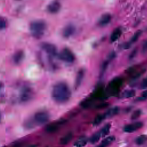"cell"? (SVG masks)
I'll return each instance as SVG.
<instances>
[{
	"instance_id": "cell-12",
	"label": "cell",
	"mask_w": 147,
	"mask_h": 147,
	"mask_svg": "<svg viewBox=\"0 0 147 147\" xmlns=\"http://www.w3.org/2000/svg\"><path fill=\"white\" fill-rule=\"evenodd\" d=\"M85 74V71L84 69L82 68L79 70L78 72L77 73L76 79H75V88H78L81 84L83 79L84 78Z\"/></svg>"
},
{
	"instance_id": "cell-3",
	"label": "cell",
	"mask_w": 147,
	"mask_h": 147,
	"mask_svg": "<svg viewBox=\"0 0 147 147\" xmlns=\"http://www.w3.org/2000/svg\"><path fill=\"white\" fill-rule=\"evenodd\" d=\"M36 125H42L46 124L50 119L49 113L44 110L36 111L32 117Z\"/></svg>"
},
{
	"instance_id": "cell-7",
	"label": "cell",
	"mask_w": 147,
	"mask_h": 147,
	"mask_svg": "<svg viewBox=\"0 0 147 147\" xmlns=\"http://www.w3.org/2000/svg\"><path fill=\"white\" fill-rule=\"evenodd\" d=\"M122 83L123 80L119 77H116L113 79L109 83V87L112 91V92L114 93L117 92L119 90L120 87L122 86Z\"/></svg>"
},
{
	"instance_id": "cell-29",
	"label": "cell",
	"mask_w": 147,
	"mask_h": 147,
	"mask_svg": "<svg viewBox=\"0 0 147 147\" xmlns=\"http://www.w3.org/2000/svg\"><path fill=\"white\" fill-rule=\"evenodd\" d=\"M7 27V21L6 20L0 16V30H3Z\"/></svg>"
},
{
	"instance_id": "cell-22",
	"label": "cell",
	"mask_w": 147,
	"mask_h": 147,
	"mask_svg": "<svg viewBox=\"0 0 147 147\" xmlns=\"http://www.w3.org/2000/svg\"><path fill=\"white\" fill-rule=\"evenodd\" d=\"M110 129H111V124L109 123H106L105 126H103L102 127V129L99 130V132L101 134L102 138L105 137L107 135H108V134L109 133V132L110 131Z\"/></svg>"
},
{
	"instance_id": "cell-17",
	"label": "cell",
	"mask_w": 147,
	"mask_h": 147,
	"mask_svg": "<svg viewBox=\"0 0 147 147\" xmlns=\"http://www.w3.org/2000/svg\"><path fill=\"white\" fill-rule=\"evenodd\" d=\"M73 134L72 133H68L63 136L60 140V144L62 145H65L68 144L72 140Z\"/></svg>"
},
{
	"instance_id": "cell-8",
	"label": "cell",
	"mask_w": 147,
	"mask_h": 147,
	"mask_svg": "<svg viewBox=\"0 0 147 147\" xmlns=\"http://www.w3.org/2000/svg\"><path fill=\"white\" fill-rule=\"evenodd\" d=\"M32 95L33 92L31 88L29 87H25L21 91L20 95V100L24 102H28L32 98Z\"/></svg>"
},
{
	"instance_id": "cell-15",
	"label": "cell",
	"mask_w": 147,
	"mask_h": 147,
	"mask_svg": "<svg viewBox=\"0 0 147 147\" xmlns=\"http://www.w3.org/2000/svg\"><path fill=\"white\" fill-rule=\"evenodd\" d=\"M115 138L113 136H110L104 138L97 147H107L115 140Z\"/></svg>"
},
{
	"instance_id": "cell-16",
	"label": "cell",
	"mask_w": 147,
	"mask_h": 147,
	"mask_svg": "<svg viewBox=\"0 0 147 147\" xmlns=\"http://www.w3.org/2000/svg\"><path fill=\"white\" fill-rule=\"evenodd\" d=\"M24 57V53L22 51H18L16 52L13 56V60L16 64H20Z\"/></svg>"
},
{
	"instance_id": "cell-23",
	"label": "cell",
	"mask_w": 147,
	"mask_h": 147,
	"mask_svg": "<svg viewBox=\"0 0 147 147\" xmlns=\"http://www.w3.org/2000/svg\"><path fill=\"white\" fill-rule=\"evenodd\" d=\"M106 119L104 114H98L94 119L92 122V125L94 126H98L100 124Z\"/></svg>"
},
{
	"instance_id": "cell-19",
	"label": "cell",
	"mask_w": 147,
	"mask_h": 147,
	"mask_svg": "<svg viewBox=\"0 0 147 147\" xmlns=\"http://www.w3.org/2000/svg\"><path fill=\"white\" fill-rule=\"evenodd\" d=\"M88 141V138L86 136H82L79 138L74 143L75 147H84Z\"/></svg>"
},
{
	"instance_id": "cell-33",
	"label": "cell",
	"mask_w": 147,
	"mask_h": 147,
	"mask_svg": "<svg viewBox=\"0 0 147 147\" xmlns=\"http://www.w3.org/2000/svg\"><path fill=\"white\" fill-rule=\"evenodd\" d=\"M108 64H109V62L108 61H105L103 64H102V69H101V74H103L105 72V71H106L107 66H108Z\"/></svg>"
},
{
	"instance_id": "cell-26",
	"label": "cell",
	"mask_w": 147,
	"mask_h": 147,
	"mask_svg": "<svg viewBox=\"0 0 147 147\" xmlns=\"http://www.w3.org/2000/svg\"><path fill=\"white\" fill-rule=\"evenodd\" d=\"M141 114H142V111L140 109H137L132 113L130 118L132 120H136L141 116Z\"/></svg>"
},
{
	"instance_id": "cell-4",
	"label": "cell",
	"mask_w": 147,
	"mask_h": 147,
	"mask_svg": "<svg viewBox=\"0 0 147 147\" xmlns=\"http://www.w3.org/2000/svg\"><path fill=\"white\" fill-rule=\"evenodd\" d=\"M59 58L66 63H73L75 60V56L74 53L68 48H63L58 54Z\"/></svg>"
},
{
	"instance_id": "cell-34",
	"label": "cell",
	"mask_w": 147,
	"mask_h": 147,
	"mask_svg": "<svg viewBox=\"0 0 147 147\" xmlns=\"http://www.w3.org/2000/svg\"><path fill=\"white\" fill-rule=\"evenodd\" d=\"M136 53H137V49H134V50L131 52V53L130 54V55H129V59H131L134 58V56H136Z\"/></svg>"
},
{
	"instance_id": "cell-21",
	"label": "cell",
	"mask_w": 147,
	"mask_h": 147,
	"mask_svg": "<svg viewBox=\"0 0 147 147\" xmlns=\"http://www.w3.org/2000/svg\"><path fill=\"white\" fill-rule=\"evenodd\" d=\"M100 138H102V136H101V134H100L99 131H98L94 133L90 137V138L88 139V141L91 144H94L98 142L99 141V140L100 139Z\"/></svg>"
},
{
	"instance_id": "cell-39",
	"label": "cell",
	"mask_w": 147,
	"mask_h": 147,
	"mask_svg": "<svg viewBox=\"0 0 147 147\" xmlns=\"http://www.w3.org/2000/svg\"><path fill=\"white\" fill-rule=\"evenodd\" d=\"M17 1H20V0H17Z\"/></svg>"
},
{
	"instance_id": "cell-38",
	"label": "cell",
	"mask_w": 147,
	"mask_h": 147,
	"mask_svg": "<svg viewBox=\"0 0 147 147\" xmlns=\"http://www.w3.org/2000/svg\"><path fill=\"white\" fill-rule=\"evenodd\" d=\"M1 121V113H0V122Z\"/></svg>"
},
{
	"instance_id": "cell-30",
	"label": "cell",
	"mask_w": 147,
	"mask_h": 147,
	"mask_svg": "<svg viewBox=\"0 0 147 147\" xmlns=\"http://www.w3.org/2000/svg\"><path fill=\"white\" fill-rule=\"evenodd\" d=\"M146 99H147V90L143 91L142 92L141 96L138 98H137V100H139V101H142V100H144Z\"/></svg>"
},
{
	"instance_id": "cell-14",
	"label": "cell",
	"mask_w": 147,
	"mask_h": 147,
	"mask_svg": "<svg viewBox=\"0 0 147 147\" xmlns=\"http://www.w3.org/2000/svg\"><path fill=\"white\" fill-rule=\"evenodd\" d=\"M119 111V108L118 106H114L111 107L109 110H107L104 114L106 118H111L117 115Z\"/></svg>"
},
{
	"instance_id": "cell-31",
	"label": "cell",
	"mask_w": 147,
	"mask_h": 147,
	"mask_svg": "<svg viewBox=\"0 0 147 147\" xmlns=\"http://www.w3.org/2000/svg\"><path fill=\"white\" fill-rule=\"evenodd\" d=\"M140 87L141 88H142V89H145V88H147V77L144 78L141 84H140Z\"/></svg>"
},
{
	"instance_id": "cell-10",
	"label": "cell",
	"mask_w": 147,
	"mask_h": 147,
	"mask_svg": "<svg viewBox=\"0 0 147 147\" xmlns=\"http://www.w3.org/2000/svg\"><path fill=\"white\" fill-rule=\"evenodd\" d=\"M75 32V27L72 25L69 24L66 25L62 31V35L64 38H68L72 36Z\"/></svg>"
},
{
	"instance_id": "cell-2",
	"label": "cell",
	"mask_w": 147,
	"mask_h": 147,
	"mask_svg": "<svg viewBox=\"0 0 147 147\" xmlns=\"http://www.w3.org/2000/svg\"><path fill=\"white\" fill-rule=\"evenodd\" d=\"M47 24L43 20H35L32 21L29 25L31 34L35 38L41 37L46 30Z\"/></svg>"
},
{
	"instance_id": "cell-6",
	"label": "cell",
	"mask_w": 147,
	"mask_h": 147,
	"mask_svg": "<svg viewBox=\"0 0 147 147\" xmlns=\"http://www.w3.org/2000/svg\"><path fill=\"white\" fill-rule=\"evenodd\" d=\"M143 125L144 124L142 122H140V121L135 122L125 125L123 128V130L126 133H130L137 130L140 129L143 126Z\"/></svg>"
},
{
	"instance_id": "cell-28",
	"label": "cell",
	"mask_w": 147,
	"mask_h": 147,
	"mask_svg": "<svg viewBox=\"0 0 147 147\" xmlns=\"http://www.w3.org/2000/svg\"><path fill=\"white\" fill-rule=\"evenodd\" d=\"M92 103V100L90 98H88V99H86L85 100H83L81 103H80V106L81 107H82L84 109H86L87 107H88Z\"/></svg>"
},
{
	"instance_id": "cell-9",
	"label": "cell",
	"mask_w": 147,
	"mask_h": 147,
	"mask_svg": "<svg viewBox=\"0 0 147 147\" xmlns=\"http://www.w3.org/2000/svg\"><path fill=\"white\" fill-rule=\"evenodd\" d=\"M61 9V4L57 1H53L51 2L47 6V10L51 14L58 13Z\"/></svg>"
},
{
	"instance_id": "cell-24",
	"label": "cell",
	"mask_w": 147,
	"mask_h": 147,
	"mask_svg": "<svg viewBox=\"0 0 147 147\" xmlns=\"http://www.w3.org/2000/svg\"><path fill=\"white\" fill-rule=\"evenodd\" d=\"M147 140V136L146 135H141L135 139V143L138 145L144 144Z\"/></svg>"
},
{
	"instance_id": "cell-37",
	"label": "cell",
	"mask_w": 147,
	"mask_h": 147,
	"mask_svg": "<svg viewBox=\"0 0 147 147\" xmlns=\"http://www.w3.org/2000/svg\"><path fill=\"white\" fill-rule=\"evenodd\" d=\"M2 87H3V83H2V82H0V89H1V88H2Z\"/></svg>"
},
{
	"instance_id": "cell-18",
	"label": "cell",
	"mask_w": 147,
	"mask_h": 147,
	"mask_svg": "<svg viewBox=\"0 0 147 147\" xmlns=\"http://www.w3.org/2000/svg\"><path fill=\"white\" fill-rule=\"evenodd\" d=\"M122 34V29L120 28H117L114 30L110 36V41L114 42L117 41Z\"/></svg>"
},
{
	"instance_id": "cell-5",
	"label": "cell",
	"mask_w": 147,
	"mask_h": 147,
	"mask_svg": "<svg viewBox=\"0 0 147 147\" xmlns=\"http://www.w3.org/2000/svg\"><path fill=\"white\" fill-rule=\"evenodd\" d=\"M41 47L47 53L48 55L54 56L57 55V51L56 47L51 43L49 42H43L41 45Z\"/></svg>"
},
{
	"instance_id": "cell-11",
	"label": "cell",
	"mask_w": 147,
	"mask_h": 147,
	"mask_svg": "<svg viewBox=\"0 0 147 147\" xmlns=\"http://www.w3.org/2000/svg\"><path fill=\"white\" fill-rule=\"evenodd\" d=\"M111 20V16L109 13L103 14L98 20V24L100 26H104L107 25Z\"/></svg>"
},
{
	"instance_id": "cell-35",
	"label": "cell",
	"mask_w": 147,
	"mask_h": 147,
	"mask_svg": "<svg viewBox=\"0 0 147 147\" xmlns=\"http://www.w3.org/2000/svg\"><path fill=\"white\" fill-rule=\"evenodd\" d=\"M11 147H22V143L21 142H17L14 144Z\"/></svg>"
},
{
	"instance_id": "cell-36",
	"label": "cell",
	"mask_w": 147,
	"mask_h": 147,
	"mask_svg": "<svg viewBox=\"0 0 147 147\" xmlns=\"http://www.w3.org/2000/svg\"><path fill=\"white\" fill-rule=\"evenodd\" d=\"M106 106H107V103H102V104L99 105L98 106V107L99 108V109H102V108H104V107H105Z\"/></svg>"
},
{
	"instance_id": "cell-32",
	"label": "cell",
	"mask_w": 147,
	"mask_h": 147,
	"mask_svg": "<svg viewBox=\"0 0 147 147\" xmlns=\"http://www.w3.org/2000/svg\"><path fill=\"white\" fill-rule=\"evenodd\" d=\"M142 52L145 53L147 52V39L145 40L142 45Z\"/></svg>"
},
{
	"instance_id": "cell-13",
	"label": "cell",
	"mask_w": 147,
	"mask_h": 147,
	"mask_svg": "<svg viewBox=\"0 0 147 147\" xmlns=\"http://www.w3.org/2000/svg\"><path fill=\"white\" fill-rule=\"evenodd\" d=\"M60 126V123L58 122V121H56V122L50 123L48 124L46 126L45 130L48 133H54L57 130V129H59Z\"/></svg>"
},
{
	"instance_id": "cell-1",
	"label": "cell",
	"mask_w": 147,
	"mask_h": 147,
	"mask_svg": "<svg viewBox=\"0 0 147 147\" xmlns=\"http://www.w3.org/2000/svg\"><path fill=\"white\" fill-rule=\"evenodd\" d=\"M51 96L55 102L59 104H63L67 103L70 99L71 91L66 82L60 81L53 85Z\"/></svg>"
},
{
	"instance_id": "cell-25",
	"label": "cell",
	"mask_w": 147,
	"mask_h": 147,
	"mask_svg": "<svg viewBox=\"0 0 147 147\" xmlns=\"http://www.w3.org/2000/svg\"><path fill=\"white\" fill-rule=\"evenodd\" d=\"M135 94L136 91L134 90H127L123 92L122 97L124 98H130L133 97Z\"/></svg>"
},
{
	"instance_id": "cell-27",
	"label": "cell",
	"mask_w": 147,
	"mask_h": 147,
	"mask_svg": "<svg viewBox=\"0 0 147 147\" xmlns=\"http://www.w3.org/2000/svg\"><path fill=\"white\" fill-rule=\"evenodd\" d=\"M141 34H142V31L141 30H137L134 34V35L132 36V37L131 38V40H130L131 43H134V42H136L138 40V39L139 38V37H140V36L141 35Z\"/></svg>"
},
{
	"instance_id": "cell-20",
	"label": "cell",
	"mask_w": 147,
	"mask_h": 147,
	"mask_svg": "<svg viewBox=\"0 0 147 147\" xmlns=\"http://www.w3.org/2000/svg\"><path fill=\"white\" fill-rule=\"evenodd\" d=\"M23 125L24 127L26 129H32L36 126V124L34 122L33 118H30L25 119L23 123Z\"/></svg>"
}]
</instances>
